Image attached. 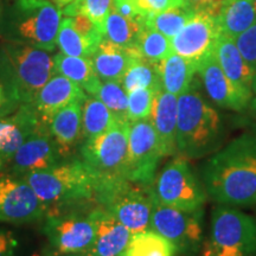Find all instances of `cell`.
<instances>
[{"label":"cell","mask_w":256,"mask_h":256,"mask_svg":"<svg viewBox=\"0 0 256 256\" xmlns=\"http://www.w3.org/2000/svg\"><path fill=\"white\" fill-rule=\"evenodd\" d=\"M82 104L80 101L72 102L56 112L48 122L62 156L72 152L80 138H82Z\"/></svg>","instance_id":"23"},{"label":"cell","mask_w":256,"mask_h":256,"mask_svg":"<svg viewBox=\"0 0 256 256\" xmlns=\"http://www.w3.org/2000/svg\"><path fill=\"white\" fill-rule=\"evenodd\" d=\"M209 238L200 256H256V218L228 206L211 214Z\"/></svg>","instance_id":"6"},{"label":"cell","mask_w":256,"mask_h":256,"mask_svg":"<svg viewBox=\"0 0 256 256\" xmlns=\"http://www.w3.org/2000/svg\"><path fill=\"white\" fill-rule=\"evenodd\" d=\"M224 124L215 108L206 101L197 83L178 96L177 152L198 159L215 152L223 138Z\"/></svg>","instance_id":"3"},{"label":"cell","mask_w":256,"mask_h":256,"mask_svg":"<svg viewBox=\"0 0 256 256\" xmlns=\"http://www.w3.org/2000/svg\"><path fill=\"white\" fill-rule=\"evenodd\" d=\"M19 243L11 232H0V256H16Z\"/></svg>","instance_id":"42"},{"label":"cell","mask_w":256,"mask_h":256,"mask_svg":"<svg viewBox=\"0 0 256 256\" xmlns=\"http://www.w3.org/2000/svg\"><path fill=\"white\" fill-rule=\"evenodd\" d=\"M130 122H115L107 132L87 139L82 162L95 179L96 191L128 180V138Z\"/></svg>","instance_id":"5"},{"label":"cell","mask_w":256,"mask_h":256,"mask_svg":"<svg viewBox=\"0 0 256 256\" xmlns=\"http://www.w3.org/2000/svg\"><path fill=\"white\" fill-rule=\"evenodd\" d=\"M206 194L220 206H256V132L235 138L202 168Z\"/></svg>","instance_id":"1"},{"label":"cell","mask_w":256,"mask_h":256,"mask_svg":"<svg viewBox=\"0 0 256 256\" xmlns=\"http://www.w3.org/2000/svg\"><path fill=\"white\" fill-rule=\"evenodd\" d=\"M121 84L127 94L140 88L160 90L162 86L158 63L150 62L142 55L136 56L124 72Z\"/></svg>","instance_id":"27"},{"label":"cell","mask_w":256,"mask_h":256,"mask_svg":"<svg viewBox=\"0 0 256 256\" xmlns=\"http://www.w3.org/2000/svg\"><path fill=\"white\" fill-rule=\"evenodd\" d=\"M177 118L178 96L160 89L156 92L151 121L164 156L177 152Z\"/></svg>","instance_id":"21"},{"label":"cell","mask_w":256,"mask_h":256,"mask_svg":"<svg viewBox=\"0 0 256 256\" xmlns=\"http://www.w3.org/2000/svg\"><path fill=\"white\" fill-rule=\"evenodd\" d=\"M138 2L147 16L174 8H191L188 0H138Z\"/></svg>","instance_id":"40"},{"label":"cell","mask_w":256,"mask_h":256,"mask_svg":"<svg viewBox=\"0 0 256 256\" xmlns=\"http://www.w3.org/2000/svg\"><path fill=\"white\" fill-rule=\"evenodd\" d=\"M54 69L56 74L69 78L92 96L98 94L101 87V80L89 57H72L58 52L54 56Z\"/></svg>","instance_id":"24"},{"label":"cell","mask_w":256,"mask_h":256,"mask_svg":"<svg viewBox=\"0 0 256 256\" xmlns=\"http://www.w3.org/2000/svg\"><path fill=\"white\" fill-rule=\"evenodd\" d=\"M48 240L60 254L84 255L95 240V224L90 216H54L44 226Z\"/></svg>","instance_id":"13"},{"label":"cell","mask_w":256,"mask_h":256,"mask_svg":"<svg viewBox=\"0 0 256 256\" xmlns=\"http://www.w3.org/2000/svg\"><path fill=\"white\" fill-rule=\"evenodd\" d=\"M58 147L51 136L48 124L40 122L32 130L11 162L14 174H28L57 165Z\"/></svg>","instance_id":"15"},{"label":"cell","mask_w":256,"mask_h":256,"mask_svg":"<svg viewBox=\"0 0 256 256\" xmlns=\"http://www.w3.org/2000/svg\"><path fill=\"white\" fill-rule=\"evenodd\" d=\"M113 8L124 17L130 20H136L142 25L147 17V14L140 8L138 0H114Z\"/></svg>","instance_id":"39"},{"label":"cell","mask_w":256,"mask_h":256,"mask_svg":"<svg viewBox=\"0 0 256 256\" xmlns=\"http://www.w3.org/2000/svg\"><path fill=\"white\" fill-rule=\"evenodd\" d=\"M197 72L200 75L209 98L218 107L241 112L249 104V101L240 95L223 72L214 49L197 63Z\"/></svg>","instance_id":"16"},{"label":"cell","mask_w":256,"mask_h":256,"mask_svg":"<svg viewBox=\"0 0 256 256\" xmlns=\"http://www.w3.org/2000/svg\"><path fill=\"white\" fill-rule=\"evenodd\" d=\"M116 122L113 114L96 96H87L82 104V138L92 139L107 132Z\"/></svg>","instance_id":"28"},{"label":"cell","mask_w":256,"mask_h":256,"mask_svg":"<svg viewBox=\"0 0 256 256\" xmlns=\"http://www.w3.org/2000/svg\"><path fill=\"white\" fill-rule=\"evenodd\" d=\"M148 88H140L128 92L127 118L130 122L146 120L151 118L156 92Z\"/></svg>","instance_id":"36"},{"label":"cell","mask_w":256,"mask_h":256,"mask_svg":"<svg viewBox=\"0 0 256 256\" xmlns=\"http://www.w3.org/2000/svg\"><path fill=\"white\" fill-rule=\"evenodd\" d=\"M46 204L86 200L95 194V179L81 160L23 176Z\"/></svg>","instance_id":"7"},{"label":"cell","mask_w":256,"mask_h":256,"mask_svg":"<svg viewBox=\"0 0 256 256\" xmlns=\"http://www.w3.org/2000/svg\"><path fill=\"white\" fill-rule=\"evenodd\" d=\"M86 98L87 95L80 86L60 74H55L40 89L31 104L40 120L48 124L56 112L72 102H83Z\"/></svg>","instance_id":"19"},{"label":"cell","mask_w":256,"mask_h":256,"mask_svg":"<svg viewBox=\"0 0 256 256\" xmlns=\"http://www.w3.org/2000/svg\"><path fill=\"white\" fill-rule=\"evenodd\" d=\"M62 12L50 0H10L0 10V32L6 40L54 51Z\"/></svg>","instance_id":"2"},{"label":"cell","mask_w":256,"mask_h":256,"mask_svg":"<svg viewBox=\"0 0 256 256\" xmlns=\"http://www.w3.org/2000/svg\"><path fill=\"white\" fill-rule=\"evenodd\" d=\"M250 110H252V113L254 114V116L256 119V96L250 101Z\"/></svg>","instance_id":"45"},{"label":"cell","mask_w":256,"mask_h":256,"mask_svg":"<svg viewBox=\"0 0 256 256\" xmlns=\"http://www.w3.org/2000/svg\"><path fill=\"white\" fill-rule=\"evenodd\" d=\"M136 49L144 58L153 63L162 62L174 52L170 38L145 25L138 37Z\"/></svg>","instance_id":"32"},{"label":"cell","mask_w":256,"mask_h":256,"mask_svg":"<svg viewBox=\"0 0 256 256\" xmlns=\"http://www.w3.org/2000/svg\"><path fill=\"white\" fill-rule=\"evenodd\" d=\"M40 122L32 104H20L17 113L0 119V170L11 164L16 153Z\"/></svg>","instance_id":"18"},{"label":"cell","mask_w":256,"mask_h":256,"mask_svg":"<svg viewBox=\"0 0 256 256\" xmlns=\"http://www.w3.org/2000/svg\"><path fill=\"white\" fill-rule=\"evenodd\" d=\"M164 156L151 118L130 124L128 180L152 185L159 160Z\"/></svg>","instance_id":"11"},{"label":"cell","mask_w":256,"mask_h":256,"mask_svg":"<svg viewBox=\"0 0 256 256\" xmlns=\"http://www.w3.org/2000/svg\"><path fill=\"white\" fill-rule=\"evenodd\" d=\"M113 4L114 0H74L60 8V12L66 17H74L78 14L88 16L104 34L106 19L113 8Z\"/></svg>","instance_id":"33"},{"label":"cell","mask_w":256,"mask_h":256,"mask_svg":"<svg viewBox=\"0 0 256 256\" xmlns=\"http://www.w3.org/2000/svg\"><path fill=\"white\" fill-rule=\"evenodd\" d=\"M74 2V0H52L54 4H56V6L60 10L63 8L64 6H66L68 4H70V2Z\"/></svg>","instance_id":"44"},{"label":"cell","mask_w":256,"mask_h":256,"mask_svg":"<svg viewBox=\"0 0 256 256\" xmlns=\"http://www.w3.org/2000/svg\"><path fill=\"white\" fill-rule=\"evenodd\" d=\"M214 51L220 68L232 82L234 88L243 98L250 102L254 94L252 72L236 46L235 38L220 32L214 46Z\"/></svg>","instance_id":"20"},{"label":"cell","mask_w":256,"mask_h":256,"mask_svg":"<svg viewBox=\"0 0 256 256\" xmlns=\"http://www.w3.org/2000/svg\"><path fill=\"white\" fill-rule=\"evenodd\" d=\"M188 5L196 12L206 14L217 17L226 0H188Z\"/></svg>","instance_id":"41"},{"label":"cell","mask_w":256,"mask_h":256,"mask_svg":"<svg viewBox=\"0 0 256 256\" xmlns=\"http://www.w3.org/2000/svg\"><path fill=\"white\" fill-rule=\"evenodd\" d=\"M176 247L152 230L133 234L121 256H174Z\"/></svg>","instance_id":"30"},{"label":"cell","mask_w":256,"mask_h":256,"mask_svg":"<svg viewBox=\"0 0 256 256\" xmlns=\"http://www.w3.org/2000/svg\"><path fill=\"white\" fill-rule=\"evenodd\" d=\"M236 46L252 72V92L256 94V24L236 38Z\"/></svg>","instance_id":"37"},{"label":"cell","mask_w":256,"mask_h":256,"mask_svg":"<svg viewBox=\"0 0 256 256\" xmlns=\"http://www.w3.org/2000/svg\"><path fill=\"white\" fill-rule=\"evenodd\" d=\"M220 34L216 17L206 12H196V14L172 38V48L177 55L198 63L214 49Z\"/></svg>","instance_id":"14"},{"label":"cell","mask_w":256,"mask_h":256,"mask_svg":"<svg viewBox=\"0 0 256 256\" xmlns=\"http://www.w3.org/2000/svg\"><path fill=\"white\" fill-rule=\"evenodd\" d=\"M194 14L196 11L188 6L170 8L168 11L150 14L144 22V25L154 28L156 31L172 40Z\"/></svg>","instance_id":"31"},{"label":"cell","mask_w":256,"mask_h":256,"mask_svg":"<svg viewBox=\"0 0 256 256\" xmlns=\"http://www.w3.org/2000/svg\"><path fill=\"white\" fill-rule=\"evenodd\" d=\"M46 256H82V255H78V254H60V252H52V254H49Z\"/></svg>","instance_id":"46"},{"label":"cell","mask_w":256,"mask_h":256,"mask_svg":"<svg viewBox=\"0 0 256 256\" xmlns=\"http://www.w3.org/2000/svg\"><path fill=\"white\" fill-rule=\"evenodd\" d=\"M153 200L164 206L180 210H202L206 191L186 158L179 156L162 170L151 185Z\"/></svg>","instance_id":"9"},{"label":"cell","mask_w":256,"mask_h":256,"mask_svg":"<svg viewBox=\"0 0 256 256\" xmlns=\"http://www.w3.org/2000/svg\"><path fill=\"white\" fill-rule=\"evenodd\" d=\"M138 55L140 52L136 48L126 49L104 38L90 60L101 81L121 82L130 62Z\"/></svg>","instance_id":"22"},{"label":"cell","mask_w":256,"mask_h":256,"mask_svg":"<svg viewBox=\"0 0 256 256\" xmlns=\"http://www.w3.org/2000/svg\"><path fill=\"white\" fill-rule=\"evenodd\" d=\"M102 208L110 211L132 234L150 230L153 209L151 185L124 180L96 191Z\"/></svg>","instance_id":"8"},{"label":"cell","mask_w":256,"mask_h":256,"mask_svg":"<svg viewBox=\"0 0 256 256\" xmlns=\"http://www.w3.org/2000/svg\"><path fill=\"white\" fill-rule=\"evenodd\" d=\"M57 46H58L60 52L66 56L89 57L90 58L92 55L88 44L72 26L70 17L62 18L60 20L58 36H57Z\"/></svg>","instance_id":"35"},{"label":"cell","mask_w":256,"mask_h":256,"mask_svg":"<svg viewBox=\"0 0 256 256\" xmlns=\"http://www.w3.org/2000/svg\"><path fill=\"white\" fill-rule=\"evenodd\" d=\"M142 28V24L124 17L113 8L106 19L104 38L126 49L136 48L138 37Z\"/></svg>","instance_id":"29"},{"label":"cell","mask_w":256,"mask_h":256,"mask_svg":"<svg viewBox=\"0 0 256 256\" xmlns=\"http://www.w3.org/2000/svg\"><path fill=\"white\" fill-rule=\"evenodd\" d=\"M150 230L168 240L177 252L194 255L203 244L202 210H180L153 200Z\"/></svg>","instance_id":"10"},{"label":"cell","mask_w":256,"mask_h":256,"mask_svg":"<svg viewBox=\"0 0 256 256\" xmlns=\"http://www.w3.org/2000/svg\"><path fill=\"white\" fill-rule=\"evenodd\" d=\"M95 96L104 102L118 122H130L127 118L128 94L121 82H102Z\"/></svg>","instance_id":"34"},{"label":"cell","mask_w":256,"mask_h":256,"mask_svg":"<svg viewBox=\"0 0 256 256\" xmlns=\"http://www.w3.org/2000/svg\"><path fill=\"white\" fill-rule=\"evenodd\" d=\"M254 2H255V5H256V0H254Z\"/></svg>","instance_id":"47"},{"label":"cell","mask_w":256,"mask_h":256,"mask_svg":"<svg viewBox=\"0 0 256 256\" xmlns=\"http://www.w3.org/2000/svg\"><path fill=\"white\" fill-rule=\"evenodd\" d=\"M70 19H72V26L78 32L80 36L86 40L89 49L94 54L98 46H100L101 40H104V34L88 16L78 14L70 17Z\"/></svg>","instance_id":"38"},{"label":"cell","mask_w":256,"mask_h":256,"mask_svg":"<svg viewBox=\"0 0 256 256\" xmlns=\"http://www.w3.org/2000/svg\"><path fill=\"white\" fill-rule=\"evenodd\" d=\"M158 68L162 89L176 96H180L190 88L194 74L197 72V63L174 52L159 62Z\"/></svg>","instance_id":"26"},{"label":"cell","mask_w":256,"mask_h":256,"mask_svg":"<svg viewBox=\"0 0 256 256\" xmlns=\"http://www.w3.org/2000/svg\"><path fill=\"white\" fill-rule=\"evenodd\" d=\"M55 74L49 51L14 42L0 46V83L8 100L30 104Z\"/></svg>","instance_id":"4"},{"label":"cell","mask_w":256,"mask_h":256,"mask_svg":"<svg viewBox=\"0 0 256 256\" xmlns=\"http://www.w3.org/2000/svg\"><path fill=\"white\" fill-rule=\"evenodd\" d=\"M95 224V240L92 248L82 256H121L133 234L104 208L89 214Z\"/></svg>","instance_id":"17"},{"label":"cell","mask_w":256,"mask_h":256,"mask_svg":"<svg viewBox=\"0 0 256 256\" xmlns=\"http://www.w3.org/2000/svg\"><path fill=\"white\" fill-rule=\"evenodd\" d=\"M217 24L222 34L238 38L256 24L254 0H226L217 14Z\"/></svg>","instance_id":"25"},{"label":"cell","mask_w":256,"mask_h":256,"mask_svg":"<svg viewBox=\"0 0 256 256\" xmlns=\"http://www.w3.org/2000/svg\"><path fill=\"white\" fill-rule=\"evenodd\" d=\"M6 102H8V95H6L5 89L2 86V83H0V108H2Z\"/></svg>","instance_id":"43"},{"label":"cell","mask_w":256,"mask_h":256,"mask_svg":"<svg viewBox=\"0 0 256 256\" xmlns=\"http://www.w3.org/2000/svg\"><path fill=\"white\" fill-rule=\"evenodd\" d=\"M46 203L24 178L0 179V223L24 224L40 218Z\"/></svg>","instance_id":"12"}]
</instances>
